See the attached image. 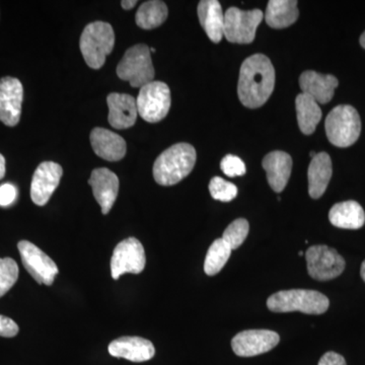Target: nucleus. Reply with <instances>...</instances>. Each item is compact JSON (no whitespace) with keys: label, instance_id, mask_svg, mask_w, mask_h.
I'll return each mask as SVG.
<instances>
[{"label":"nucleus","instance_id":"1","mask_svg":"<svg viewBox=\"0 0 365 365\" xmlns=\"http://www.w3.org/2000/svg\"><path fill=\"white\" fill-rule=\"evenodd\" d=\"M274 86L275 71L267 56L255 54L242 62L237 93L245 107H262L272 95Z\"/></svg>","mask_w":365,"mask_h":365},{"label":"nucleus","instance_id":"2","mask_svg":"<svg viewBox=\"0 0 365 365\" xmlns=\"http://www.w3.org/2000/svg\"><path fill=\"white\" fill-rule=\"evenodd\" d=\"M196 150L191 144L177 143L157 158L153 178L160 186H173L188 177L196 163Z\"/></svg>","mask_w":365,"mask_h":365},{"label":"nucleus","instance_id":"3","mask_svg":"<svg viewBox=\"0 0 365 365\" xmlns=\"http://www.w3.org/2000/svg\"><path fill=\"white\" fill-rule=\"evenodd\" d=\"M329 306L328 297L316 290H282L267 299L268 309L274 313L300 312L307 314H322L328 311Z\"/></svg>","mask_w":365,"mask_h":365},{"label":"nucleus","instance_id":"4","mask_svg":"<svg viewBox=\"0 0 365 365\" xmlns=\"http://www.w3.org/2000/svg\"><path fill=\"white\" fill-rule=\"evenodd\" d=\"M115 33L112 26L105 21L88 24L81 34L79 48L88 66L100 69L106 58L114 49Z\"/></svg>","mask_w":365,"mask_h":365},{"label":"nucleus","instance_id":"5","mask_svg":"<svg viewBox=\"0 0 365 365\" xmlns=\"http://www.w3.org/2000/svg\"><path fill=\"white\" fill-rule=\"evenodd\" d=\"M327 137L337 148H348L359 140L361 120L359 112L349 105L334 108L326 118Z\"/></svg>","mask_w":365,"mask_h":365},{"label":"nucleus","instance_id":"6","mask_svg":"<svg viewBox=\"0 0 365 365\" xmlns=\"http://www.w3.org/2000/svg\"><path fill=\"white\" fill-rule=\"evenodd\" d=\"M148 45L138 44L129 48L117 66V74L128 81L132 88H143L155 78V68Z\"/></svg>","mask_w":365,"mask_h":365},{"label":"nucleus","instance_id":"7","mask_svg":"<svg viewBox=\"0 0 365 365\" xmlns=\"http://www.w3.org/2000/svg\"><path fill=\"white\" fill-rule=\"evenodd\" d=\"M137 111L144 121L158 123L167 117L170 108V91L162 81L143 86L136 100Z\"/></svg>","mask_w":365,"mask_h":365},{"label":"nucleus","instance_id":"8","mask_svg":"<svg viewBox=\"0 0 365 365\" xmlns=\"http://www.w3.org/2000/svg\"><path fill=\"white\" fill-rule=\"evenodd\" d=\"M264 14L260 9L242 11L237 7H230L225 14L223 37L235 44H250L256 37V31Z\"/></svg>","mask_w":365,"mask_h":365},{"label":"nucleus","instance_id":"9","mask_svg":"<svg viewBox=\"0 0 365 365\" xmlns=\"http://www.w3.org/2000/svg\"><path fill=\"white\" fill-rule=\"evenodd\" d=\"M307 272L314 279L332 280L343 273L345 260L335 249L324 245L309 247L306 252Z\"/></svg>","mask_w":365,"mask_h":365},{"label":"nucleus","instance_id":"10","mask_svg":"<svg viewBox=\"0 0 365 365\" xmlns=\"http://www.w3.org/2000/svg\"><path fill=\"white\" fill-rule=\"evenodd\" d=\"M146 257L143 244L129 237L117 245L111 259V275L118 280L126 273L140 274L145 268Z\"/></svg>","mask_w":365,"mask_h":365},{"label":"nucleus","instance_id":"11","mask_svg":"<svg viewBox=\"0 0 365 365\" xmlns=\"http://www.w3.org/2000/svg\"><path fill=\"white\" fill-rule=\"evenodd\" d=\"M24 267L39 284H53L59 270L56 263L36 245L28 241L18 244Z\"/></svg>","mask_w":365,"mask_h":365},{"label":"nucleus","instance_id":"12","mask_svg":"<svg viewBox=\"0 0 365 365\" xmlns=\"http://www.w3.org/2000/svg\"><path fill=\"white\" fill-rule=\"evenodd\" d=\"M279 341V335L273 331L247 330L232 338V348L237 356L253 357L270 351Z\"/></svg>","mask_w":365,"mask_h":365},{"label":"nucleus","instance_id":"13","mask_svg":"<svg viewBox=\"0 0 365 365\" xmlns=\"http://www.w3.org/2000/svg\"><path fill=\"white\" fill-rule=\"evenodd\" d=\"M63 170L58 163L44 162L40 163L34 173L31 184V198L38 206H44L59 186Z\"/></svg>","mask_w":365,"mask_h":365},{"label":"nucleus","instance_id":"14","mask_svg":"<svg viewBox=\"0 0 365 365\" xmlns=\"http://www.w3.org/2000/svg\"><path fill=\"white\" fill-rule=\"evenodd\" d=\"M24 88L18 78L6 76L0 79V121L6 126L19 124L21 115Z\"/></svg>","mask_w":365,"mask_h":365},{"label":"nucleus","instance_id":"15","mask_svg":"<svg viewBox=\"0 0 365 365\" xmlns=\"http://www.w3.org/2000/svg\"><path fill=\"white\" fill-rule=\"evenodd\" d=\"M88 184L93 188V196L100 204L103 215H108L119 192V179L116 174L106 168L93 170Z\"/></svg>","mask_w":365,"mask_h":365},{"label":"nucleus","instance_id":"16","mask_svg":"<svg viewBox=\"0 0 365 365\" xmlns=\"http://www.w3.org/2000/svg\"><path fill=\"white\" fill-rule=\"evenodd\" d=\"M110 354L117 359H125L132 362H144L155 356V348L150 340L141 337L118 338L110 343Z\"/></svg>","mask_w":365,"mask_h":365},{"label":"nucleus","instance_id":"17","mask_svg":"<svg viewBox=\"0 0 365 365\" xmlns=\"http://www.w3.org/2000/svg\"><path fill=\"white\" fill-rule=\"evenodd\" d=\"M338 79L329 74H321L313 71H304L299 78L300 90L318 104H327L334 97Z\"/></svg>","mask_w":365,"mask_h":365},{"label":"nucleus","instance_id":"18","mask_svg":"<svg viewBox=\"0 0 365 365\" xmlns=\"http://www.w3.org/2000/svg\"><path fill=\"white\" fill-rule=\"evenodd\" d=\"M109 107V123L113 128L127 129L135 124L137 119L136 100L126 93H112L107 98Z\"/></svg>","mask_w":365,"mask_h":365},{"label":"nucleus","instance_id":"19","mask_svg":"<svg viewBox=\"0 0 365 365\" xmlns=\"http://www.w3.org/2000/svg\"><path fill=\"white\" fill-rule=\"evenodd\" d=\"M91 143L96 155L108 162H118L126 155L127 146L123 137L108 129H93Z\"/></svg>","mask_w":365,"mask_h":365},{"label":"nucleus","instance_id":"20","mask_svg":"<svg viewBox=\"0 0 365 365\" xmlns=\"http://www.w3.org/2000/svg\"><path fill=\"white\" fill-rule=\"evenodd\" d=\"M262 165L266 170L269 185L273 191L277 193L282 192L292 175V157L284 151H272L264 158Z\"/></svg>","mask_w":365,"mask_h":365},{"label":"nucleus","instance_id":"21","mask_svg":"<svg viewBox=\"0 0 365 365\" xmlns=\"http://www.w3.org/2000/svg\"><path fill=\"white\" fill-rule=\"evenodd\" d=\"M332 174V160L330 155L327 153H317L307 170L309 193L312 198L319 199L324 195Z\"/></svg>","mask_w":365,"mask_h":365},{"label":"nucleus","instance_id":"22","mask_svg":"<svg viewBox=\"0 0 365 365\" xmlns=\"http://www.w3.org/2000/svg\"><path fill=\"white\" fill-rule=\"evenodd\" d=\"M198 18L203 30L207 34L209 40L220 43L225 31V14L222 6L216 0H202L198 4Z\"/></svg>","mask_w":365,"mask_h":365},{"label":"nucleus","instance_id":"23","mask_svg":"<svg viewBox=\"0 0 365 365\" xmlns=\"http://www.w3.org/2000/svg\"><path fill=\"white\" fill-rule=\"evenodd\" d=\"M329 220L334 227L344 230H359L365 223L364 208L356 201L335 204L329 212Z\"/></svg>","mask_w":365,"mask_h":365},{"label":"nucleus","instance_id":"24","mask_svg":"<svg viewBox=\"0 0 365 365\" xmlns=\"http://www.w3.org/2000/svg\"><path fill=\"white\" fill-rule=\"evenodd\" d=\"M299 11L295 0H270L265 13L266 23L273 29H284L294 25Z\"/></svg>","mask_w":365,"mask_h":365},{"label":"nucleus","instance_id":"25","mask_svg":"<svg viewBox=\"0 0 365 365\" xmlns=\"http://www.w3.org/2000/svg\"><path fill=\"white\" fill-rule=\"evenodd\" d=\"M297 122L300 131L306 135H311L316 130L322 119V110L318 103L309 96L300 93L295 100Z\"/></svg>","mask_w":365,"mask_h":365},{"label":"nucleus","instance_id":"26","mask_svg":"<svg viewBox=\"0 0 365 365\" xmlns=\"http://www.w3.org/2000/svg\"><path fill=\"white\" fill-rule=\"evenodd\" d=\"M169 11L165 2L158 0L144 2L137 11L136 25L143 30H153L165 23Z\"/></svg>","mask_w":365,"mask_h":365},{"label":"nucleus","instance_id":"27","mask_svg":"<svg viewBox=\"0 0 365 365\" xmlns=\"http://www.w3.org/2000/svg\"><path fill=\"white\" fill-rule=\"evenodd\" d=\"M232 250L222 239L215 240L209 247L204 262V271L208 276H215L225 267Z\"/></svg>","mask_w":365,"mask_h":365},{"label":"nucleus","instance_id":"28","mask_svg":"<svg viewBox=\"0 0 365 365\" xmlns=\"http://www.w3.org/2000/svg\"><path fill=\"white\" fill-rule=\"evenodd\" d=\"M250 225L248 220L244 218H239L235 222L230 223L225 232H223L222 239L227 242L232 250L239 249L242 246V242L246 241L248 237Z\"/></svg>","mask_w":365,"mask_h":365},{"label":"nucleus","instance_id":"29","mask_svg":"<svg viewBox=\"0 0 365 365\" xmlns=\"http://www.w3.org/2000/svg\"><path fill=\"white\" fill-rule=\"evenodd\" d=\"M19 278V266L11 258H0V297L7 294Z\"/></svg>","mask_w":365,"mask_h":365},{"label":"nucleus","instance_id":"30","mask_svg":"<svg viewBox=\"0 0 365 365\" xmlns=\"http://www.w3.org/2000/svg\"><path fill=\"white\" fill-rule=\"evenodd\" d=\"M209 191L213 199L222 202H230L237 195V186L220 177H215L211 180L209 182Z\"/></svg>","mask_w":365,"mask_h":365},{"label":"nucleus","instance_id":"31","mask_svg":"<svg viewBox=\"0 0 365 365\" xmlns=\"http://www.w3.org/2000/svg\"><path fill=\"white\" fill-rule=\"evenodd\" d=\"M220 168L227 177L244 176L246 174V165L241 158L235 155H228L223 158Z\"/></svg>","mask_w":365,"mask_h":365},{"label":"nucleus","instance_id":"32","mask_svg":"<svg viewBox=\"0 0 365 365\" xmlns=\"http://www.w3.org/2000/svg\"><path fill=\"white\" fill-rule=\"evenodd\" d=\"M19 326L14 319L0 314V336L4 338H11L18 335Z\"/></svg>","mask_w":365,"mask_h":365},{"label":"nucleus","instance_id":"33","mask_svg":"<svg viewBox=\"0 0 365 365\" xmlns=\"http://www.w3.org/2000/svg\"><path fill=\"white\" fill-rule=\"evenodd\" d=\"M18 191L16 187L11 184H4L0 186V206L6 207L16 200Z\"/></svg>","mask_w":365,"mask_h":365},{"label":"nucleus","instance_id":"34","mask_svg":"<svg viewBox=\"0 0 365 365\" xmlns=\"http://www.w3.org/2000/svg\"><path fill=\"white\" fill-rule=\"evenodd\" d=\"M318 365H347L346 360L342 355L338 353L330 351L327 352L319 359Z\"/></svg>","mask_w":365,"mask_h":365},{"label":"nucleus","instance_id":"35","mask_svg":"<svg viewBox=\"0 0 365 365\" xmlns=\"http://www.w3.org/2000/svg\"><path fill=\"white\" fill-rule=\"evenodd\" d=\"M6 172V158L0 153V180L4 179Z\"/></svg>","mask_w":365,"mask_h":365},{"label":"nucleus","instance_id":"36","mask_svg":"<svg viewBox=\"0 0 365 365\" xmlns=\"http://www.w3.org/2000/svg\"><path fill=\"white\" fill-rule=\"evenodd\" d=\"M137 1L136 0H123V1H121V6L123 7L124 9H126V11H129V9H133L134 6H136Z\"/></svg>","mask_w":365,"mask_h":365},{"label":"nucleus","instance_id":"37","mask_svg":"<svg viewBox=\"0 0 365 365\" xmlns=\"http://www.w3.org/2000/svg\"><path fill=\"white\" fill-rule=\"evenodd\" d=\"M360 275H361L362 280L365 282V260L362 263L361 269H360Z\"/></svg>","mask_w":365,"mask_h":365},{"label":"nucleus","instance_id":"38","mask_svg":"<svg viewBox=\"0 0 365 365\" xmlns=\"http://www.w3.org/2000/svg\"><path fill=\"white\" fill-rule=\"evenodd\" d=\"M360 45L362 46V48L365 49V32L362 34L361 37H360Z\"/></svg>","mask_w":365,"mask_h":365},{"label":"nucleus","instance_id":"39","mask_svg":"<svg viewBox=\"0 0 365 365\" xmlns=\"http://www.w3.org/2000/svg\"><path fill=\"white\" fill-rule=\"evenodd\" d=\"M299 256H304V252H299Z\"/></svg>","mask_w":365,"mask_h":365}]
</instances>
